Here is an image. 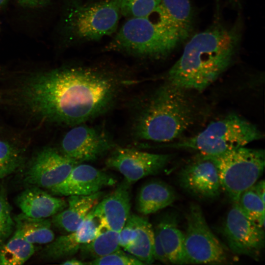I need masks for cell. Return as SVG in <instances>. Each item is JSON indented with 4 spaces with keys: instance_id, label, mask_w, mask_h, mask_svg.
Segmentation results:
<instances>
[{
    "instance_id": "cell-32",
    "label": "cell",
    "mask_w": 265,
    "mask_h": 265,
    "mask_svg": "<svg viewBox=\"0 0 265 265\" xmlns=\"http://www.w3.org/2000/svg\"><path fill=\"white\" fill-rule=\"evenodd\" d=\"M154 257L162 263H170L157 231L154 230Z\"/></svg>"
},
{
    "instance_id": "cell-8",
    "label": "cell",
    "mask_w": 265,
    "mask_h": 265,
    "mask_svg": "<svg viewBox=\"0 0 265 265\" xmlns=\"http://www.w3.org/2000/svg\"><path fill=\"white\" fill-rule=\"evenodd\" d=\"M185 249L188 264H219L227 260L221 242L209 227L201 207L192 203L186 214Z\"/></svg>"
},
{
    "instance_id": "cell-17",
    "label": "cell",
    "mask_w": 265,
    "mask_h": 265,
    "mask_svg": "<svg viewBox=\"0 0 265 265\" xmlns=\"http://www.w3.org/2000/svg\"><path fill=\"white\" fill-rule=\"evenodd\" d=\"M17 206L25 215L33 218H48L67 206L63 199L54 197L41 187L32 186L21 192L15 199Z\"/></svg>"
},
{
    "instance_id": "cell-2",
    "label": "cell",
    "mask_w": 265,
    "mask_h": 265,
    "mask_svg": "<svg viewBox=\"0 0 265 265\" xmlns=\"http://www.w3.org/2000/svg\"><path fill=\"white\" fill-rule=\"evenodd\" d=\"M239 40L238 25H216L196 34L169 70L168 82L185 90H203L229 67Z\"/></svg>"
},
{
    "instance_id": "cell-3",
    "label": "cell",
    "mask_w": 265,
    "mask_h": 265,
    "mask_svg": "<svg viewBox=\"0 0 265 265\" xmlns=\"http://www.w3.org/2000/svg\"><path fill=\"white\" fill-rule=\"evenodd\" d=\"M185 91L168 82L157 89L135 121V136L158 142L180 137L193 120V109Z\"/></svg>"
},
{
    "instance_id": "cell-1",
    "label": "cell",
    "mask_w": 265,
    "mask_h": 265,
    "mask_svg": "<svg viewBox=\"0 0 265 265\" xmlns=\"http://www.w3.org/2000/svg\"><path fill=\"white\" fill-rule=\"evenodd\" d=\"M113 79L91 69L72 67L34 74L21 92L23 104L37 119L75 126L105 112L116 94Z\"/></svg>"
},
{
    "instance_id": "cell-5",
    "label": "cell",
    "mask_w": 265,
    "mask_h": 265,
    "mask_svg": "<svg viewBox=\"0 0 265 265\" xmlns=\"http://www.w3.org/2000/svg\"><path fill=\"white\" fill-rule=\"evenodd\" d=\"M263 137V133L256 126L233 114L211 123L195 135L169 146L196 150L204 155L217 156L244 147Z\"/></svg>"
},
{
    "instance_id": "cell-7",
    "label": "cell",
    "mask_w": 265,
    "mask_h": 265,
    "mask_svg": "<svg viewBox=\"0 0 265 265\" xmlns=\"http://www.w3.org/2000/svg\"><path fill=\"white\" fill-rule=\"evenodd\" d=\"M120 14L115 0L77 4L68 10L65 25L77 39L96 41L116 31Z\"/></svg>"
},
{
    "instance_id": "cell-34",
    "label": "cell",
    "mask_w": 265,
    "mask_h": 265,
    "mask_svg": "<svg viewBox=\"0 0 265 265\" xmlns=\"http://www.w3.org/2000/svg\"><path fill=\"white\" fill-rule=\"evenodd\" d=\"M254 188L261 197V199L265 202V182L264 180H261L256 183L254 185Z\"/></svg>"
},
{
    "instance_id": "cell-29",
    "label": "cell",
    "mask_w": 265,
    "mask_h": 265,
    "mask_svg": "<svg viewBox=\"0 0 265 265\" xmlns=\"http://www.w3.org/2000/svg\"><path fill=\"white\" fill-rule=\"evenodd\" d=\"M11 212L6 187L0 185V244L4 242L13 232L15 223Z\"/></svg>"
},
{
    "instance_id": "cell-18",
    "label": "cell",
    "mask_w": 265,
    "mask_h": 265,
    "mask_svg": "<svg viewBox=\"0 0 265 265\" xmlns=\"http://www.w3.org/2000/svg\"><path fill=\"white\" fill-rule=\"evenodd\" d=\"M103 195L100 191L88 195L69 196L67 207L52 216V224L67 233L75 231Z\"/></svg>"
},
{
    "instance_id": "cell-23",
    "label": "cell",
    "mask_w": 265,
    "mask_h": 265,
    "mask_svg": "<svg viewBox=\"0 0 265 265\" xmlns=\"http://www.w3.org/2000/svg\"><path fill=\"white\" fill-rule=\"evenodd\" d=\"M35 251L34 245L26 241L16 229L6 243L0 244V265H23Z\"/></svg>"
},
{
    "instance_id": "cell-25",
    "label": "cell",
    "mask_w": 265,
    "mask_h": 265,
    "mask_svg": "<svg viewBox=\"0 0 265 265\" xmlns=\"http://www.w3.org/2000/svg\"><path fill=\"white\" fill-rule=\"evenodd\" d=\"M244 213L260 227L265 224V202L256 192L254 186L243 191L237 202Z\"/></svg>"
},
{
    "instance_id": "cell-28",
    "label": "cell",
    "mask_w": 265,
    "mask_h": 265,
    "mask_svg": "<svg viewBox=\"0 0 265 265\" xmlns=\"http://www.w3.org/2000/svg\"><path fill=\"white\" fill-rule=\"evenodd\" d=\"M23 163L18 150L8 142L0 140V179L17 171Z\"/></svg>"
},
{
    "instance_id": "cell-20",
    "label": "cell",
    "mask_w": 265,
    "mask_h": 265,
    "mask_svg": "<svg viewBox=\"0 0 265 265\" xmlns=\"http://www.w3.org/2000/svg\"><path fill=\"white\" fill-rule=\"evenodd\" d=\"M176 199L171 186L159 180H150L141 186L137 193L136 209L143 215L154 213L170 205Z\"/></svg>"
},
{
    "instance_id": "cell-19",
    "label": "cell",
    "mask_w": 265,
    "mask_h": 265,
    "mask_svg": "<svg viewBox=\"0 0 265 265\" xmlns=\"http://www.w3.org/2000/svg\"><path fill=\"white\" fill-rule=\"evenodd\" d=\"M158 232L170 263L188 264L185 249V234L179 227L175 214L163 215L155 229Z\"/></svg>"
},
{
    "instance_id": "cell-36",
    "label": "cell",
    "mask_w": 265,
    "mask_h": 265,
    "mask_svg": "<svg viewBox=\"0 0 265 265\" xmlns=\"http://www.w3.org/2000/svg\"><path fill=\"white\" fill-rule=\"evenodd\" d=\"M7 1V0H0V7L4 5Z\"/></svg>"
},
{
    "instance_id": "cell-35",
    "label": "cell",
    "mask_w": 265,
    "mask_h": 265,
    "mask_svg": "<svg viewBox=\"0 0 265 265\" xmlns=\"http://www.w3.org/2000/svg\"><path fill=\"white\" fill-rule=\"evenodd\" d=\"M63 265H87V263H85L84 262L77 259L75 258H72L68 259L62 263Z\"/></svg>"
},
{
    "instance_id": "cell-27",
    "label": "cell",
    "mask_w": 265,
    "mask_h": 265,
    "mask_svg": "<svg viewBox=\"0 0 265 265\" xmlns=\"http://www.w3.org/2000/svg\"><path fill=\"white\" fill-rule=\"evenodd\" d=\"M121 14L129 18L146 17L159 6L161 0H115Z\"/></svg>"
},
{
    "instance_id": "cell-26",
    "label": "cell",
    "mask_w": 265,
    "mask_h": 265,
    "mask_svg": "<svg viewBox=\"0 0 265 265\" xmlns=\"http://www.w3.org/2000/svg\"><path fill=\"white\" fill-rule=\"evenodd\" d=\"M159 5L177 25L189 33L192 15L189 0H161Z\"/></svg>"
},
{
    "instance_id": "cell-21",
    "label": "cell",
    "mask_w": 265,
    "mask_h": 265,
    "mask_svg": "<svg viewBox=\"0 0 265 265\" xmlns=\"http://www.w3.org/2000/svg\"><path fill=\"white\" fill-rule=\"evenodd\" d=\"M14 220L16 229L28 242L34 244H48L54 239L51 219L33 218L23 213L17 215Z\"/></svg>"
},
{
    "instance_id": "cell-30",
    "label": "cell",
    "mask_w": 265,
    "mask_h": 265,
    "mask_svg": "<svg viewBox=\"0 0 265 265\" xmlns=\"http://www.w3.org/2000/svg\"><path fill=\"white\" fill-rule=\"evenodd\" d=\"M88 264L91 265H144L135 257L127 253L120 248L101 258L90 261Z\"/></svg>"
},
{
    "instance_id": "cell-24",
    "label": "cell",
    "mask_w": 265,
    "mask_h": 265,
    "mask_svg": "<svg viewBox=\"0 0 265 265\" xmlns=\"http://www.w3.org/2000/svg\"><path fill=\"white\" fill-rule=\"evenodd\" d=\"M120 248L119 232L103 229L94 239L84 245L79 252L82 259L92 261L106 256Z\"/></svg>"
},
{
    "instance_id": "cell-22",
    "label": "cell",
    "mask_w": 265,
    "mask_h": 265,
    "mask_svg": "<svg viewBox=\"0 0 265 265\" xmlns=\"http://www.w3.org/2000/svg\"><path fill=\"white\" fill-rule=\"evenodd\" d=\"M136 230V238L124 249L144 265L151 264L155 260L154 257V230L146 218L138 215Z\"/></svg>"
},
{
    "instance_id": "cell-15",
    "label": "cell",
    "mask_w": 265,
    "mask_h": 265,
    "mask_svg": "<svg viewBox=\"0 0 265 265\" xmlns=\"http://www.w3.org/2000/svg\"><path fill=\"white\" fill-rule=\"evenodd\" d=\"M103 229L100 219L91 210L76 230L54 238L47 244L41 252V257L51 261L72 256L79 252L84 245L94 239Z\"/></svg>"
},
{
    "instance_id": "cell-31",
    "label": "cell",
    "mask_w": 265,
    "mask_h": 265,
    "mask_svg": "<svg viewBox=\"0 0 265 265\" xmlns=\"http://www.w3.org/2000/svg\"><path fill=\"white\" fill-rule=\"evenodd\" d=\"M137 216V215L131 214L119 232V243L120 247L125 248L132 243L136 238Z\"/></svg>"
},
{
    "instance_id": "cell-9",
    "label": "cell",
    "mask_w": 265,
    "mask_h": 265,
    "mask_svg": "<svg viewBox=\"0 0 265 265\" xmlns=\"http://www.w3.org/2000/svg\"><path fill=\"white\" fill-rule=\"evenodd\" d=\"M222 232L233 253L258 259L265 247L264 230L244 213L237 202L227 213Z\"/></svg>"
},
{
    "instance_id": "cell-33",
    "label": "cell",
    "mask_w": 265,
    "mask_h": 265,
    "mask_svg": "<svg viewBox=\"0 0 265 265\" xmlns=\"http://www.w3.org/2000/svg\"><path fill=\"white\" fill-rule=\"evenodd\" d=\"M50 0H17L19 4L27 8H38L48 4Z\"/></svg>"
},
{
    "instance_id": "cell-16",
    "label": "cell",
    "mask_w": 265,
    "mask_h": 265,
    "mask_svg": "<svg viewBox=\"0 0 265 265\" xmlns=\"http://www.w3.org/2000/svg\"><path fill=\"white\" fill-rule=\"evenodd\" d=\"M131 184L124 179L92 209L103 227L119 232L131 214Z\"/></svg>"
},
{
    "instance_id": "cell-11",
    "label": "cell",
    "mask_w": 265,
    "mask_h": 265,
    "mask_svg": "<svg viewBox=\"0 0 265 265\" xmlns=\"http://www.w3.org/2000/svg\"><path fill=\"white\" fill-rule=\"evenodd\" d=\"M75 126L61 143V152L71 159L79 163L96 160L113 147L112 139L100 129L83 124Z\"/></svg>"
},
{
    "instance_id": "cell-10",
    "label": "cell",
    "mask_w": 265,
    "mask_h": 265,
    "mask_svg": "<svg viewBox=\"0 0 265 265\" xmlns=\"http://www.w3.org/2000/svg\"><path fill=\"white\" fill-rule=\"evenodd\" d=\"M173 155L155 154L135 149L118 148L106 159L107 168L122 174L132 184L161 171L172 159Z\"/></svg>"
},
{
    "instance_id": "cell-12",
    "label": "cell",
    "mask_w": 265,
    "mask_h": 265,
    "mask_svg": "<svg viewBox=\"0 0 265 265\" xmlns=\"http://www.w3.org/2000/svg\"><path fill=\"white\" fill-rule=\"evenodd\" d=\"M78 163L53 148L45 147L31 160L24 181L31 186L50 189L62 182Z\"/></svg>"
},
{
    "instance_id": "cell-4",
    "label": "cell",
    "mask_w": 265,
    "mask_h": 265,
    "mask_svg": "<svg viewBox=\"0 0 265 265\" xmlns=\"http://www.w3.org/2000/svg\"><path fill=\"white\" fill-rule=\"evenodd\" d=\"M155 18H129L106 47L107 51L160 58L169 54L188 35L162 11Z\"/></svg>"
},
{
    "instance_id": "cell-14",
    "label": "cell",
    "mask_w": 265,
    "mask_h": 265,
    "mask_svg": "<svg viewBox=\"0 0 265 265\" xmlns=\"http://www.w3.org/2000/svg\"><path fill=\"white\" fill-rule=\"evenodd\" d=\"M116 182L112 175L91 165L80 163L62 182L50 190L59 196L88 195L114 186Z\"/></svg>"
},
{
    "instance_id": "cell-13",
    "label": "cell",
    "mask_w": 265,
    "mask_h": 265,
    "mask_svg": "<svg viewBox=\"0 0 265 265\" xmlns=\"http://www.w3.org/2000/svg\"><path fill=\"white\" fill-rule=\"evenodd\" d=\"M178 180L184 190L200 198L217 197L222 189L215 163L208 156L201 154L182 168Z\"/></svg>"
},
{
    "instance_id": "cell-6",
    "label": "cell",
    "mask_w": 265,
    "mask_h": 265,
    "mask_svg": "<svg viewBox=\"0 0 265 265\" xmlns=\"http://www.w3.org/2000/svg\"><path fill=\"white\" fill-rule=\"evenodd\" d=\"M208 156L217 168L222 188L233 203L238 202L241 193L253 186L264 171L262 149L244 146L219 156Z\"/></svg>"
}]
</instances>
